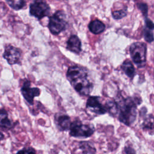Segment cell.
I'll return each mask as SVG.
<instances>
[{
    "instance_id": "cell-24",
    "label": "cell",
    "mask_w": 154,
    "mask_h": 154,
    "mask_svg": "<svg viewBox=\"0 0 154 154\" xmlns=\"http://www.w3.org/2000/svg\"><path fill=\"white\" fill-rule=\"evenodd\" d=\"M125 152L126 153H135V151L130 147H126L125 148Z\"/></svg>"
},
{
    "instance_id": "cell-15",
    "label": "cell",
    "mask_w": 154,
    "mask_h": 154,
    "mask_svg": "<svg viewBox=\"0 0 154 154\" xmlns=\"http://www.w3.org/2000/svg\"><path fill=\"white\" fill-rule=\"evenodd\" d=\"M121 68L126 75L131 79H133L135 75V69L132 62L126 60L123 61L121 66Z\"/></svg>"
},
{
    "instance_id": "cell-7",
    "label": "cell",
    "mask_w": 154,
    "mask_h": 154,
    "mask_svg": "<svg viewBox=\"0 0 154 154\" xmlns=\"http://www.w3.org/2000/svg\"><path fill=\"white\" fill-rule=\"evenodd\" d=\"M30 85V81L25 80L20 90L25 99L30 105H33L34 98L40 95V90L37 87H31Z\"/></svg>"
},
{
    "instance_id": "cell-2",
    "label": "cell",
    "mask_w": 154,
    "mask_h": 154,
    "mask_svg": "<svg viewBox=\"0 0 154 154\" xmlns=\"http://www.w3.org/2000/svg\"><path fill=\"white\" fill-rule=\"evenodd\" d=\"M131 57L139 68L145 66L147 60V45L143 42L133 43L129 47Z\"/></svg>"
},
{
    "instance_id": "cell-9",
    "label": "cell",
    "mask_w": 154,
    "mask_h": 154,
    "mask_svg": "<svg viewBox=\"0 0 154 154\" xmlns=\"http://www.w3.org/2000/svg\"><path fill=\"white\" fill-rule=\"evenodd\" d=\"M21 56V51L19 48L11 45H8L5 48L3 57L10 64H14L19 63Z\"/></svg>"
},
{
    "instance_id": "cell-3",
    "label": "cell",
    "mask_w": 154,
    "mask_h": 154,
    "mask_svg": "<svg viewBox=\"0 0 154 154\" xmlns=\"http://www.w3.org/2000/svg\"><path fill=\"white\" fill-rule=\"evenodd\" d=\"M67 25L66 14L63 11H57L49 17L48 28L52 34L57 35L64 31L66 28Z\"/></svg>"
},
{
    "instance_id": "cell-8",
    "label": "cell",
    "mask_w": 154,
    "mask_h": 154,
    "mask_svg": "<svg viewBox=\"0 0 154 154\" xmlns=\"http://www.w3.org/2000/svg\"><path fill=\"white\" fill-rule=\"evenodd\" d=\"M99 96H90L88 98L86 103V108L90 111L97 115L104 114L107 112L105 106H103L100 102Z\"/></svg>"
},
{
    "instance_id": "cell-5",
    "label": "cell",
    "mask_w": 154,
    "mask_h": 154,
    "mask_svg": "<svg viewBox=\"0 0 154 154\" xmlns=\"http://www.w3.org/2000/svg\"><path fill=\"white\" fill-rule=\"evenodd\" d=\"M50 7L45 0H35L29 6V13L38 19L49 14Z\"/></svg>"
},
{
    "instance_id": "cell-6",
    "label": "cell",
    "mask_w": 154,
    "mask_h": 154,
    "mask_svg": "<svg viewBox=\"0 0 154 154\" xmlns=\"http://www.w3.org/2000/svg\"><path fill=\"white\" fill-rule=\"evenodd\" d=\"M74 89L81 95L87 96L93 90V85L88 79L87 76L74 79L70 81Z\"/></svg>"
},
{
    "instance_id": "cell-1",
    "label": "cell",
    "mask_w": 154,
    "mask_h": 154,
    "mask_svg": "<svg viewBox=\"0 0 154 154\" xmlns=\"http://www.w3.org/2000/svg\"><path fill=\"white\" fill-rule=\"evenodd\" d=\"M141 102L142 100L139 96H128L125 98L121 96L117 102L119 121L126 126L131 125L137 117V106Z\"/></svg>"
},
{
    "instance_id": "cell-4",
    "label": "cell",
    "mask_w": 154,
    "mask_h": 154,
    "mask_svg": "<svg viewBox=\"0 0 154 154\" xmlns=\"http://www.w3.org/2000/svg\"><path fill=\"white\" fill-rule=\"evenodd\" d=\"M70 135L74 137L87 138L94 133V128L92 126L84 125L80 120H75L72 122L70 127Z\"/></svg>"
},
{
    "instance_id": "cell-16",
    "label": "cell",
    "mask_w": 154,
    "mask_h": 154,
    "mask_svg": "<svg viewBox=\"0 0 154 154\" xmlns=\"http://www.w3.org/2000/svg\"><path fill=\"white\" fill-rule=\"evenodd\" d=\"M1 120L0 124L2 128H4L6 129H9L13 126V122L8 118L7 112L4 109H1Z\"/></svg>"
},
{
    "instance_id": "cell-11",
    "label": "cell",
    "mask_w": 154,
    "mask_h": 154,
    "mask_svg": "<svg viewBox=\"0 0 154 154\" xmlns=\"http://www.w3.org/2000/svg\"><path fill=\"white\" fill-rule=\"evenodd\" d=\"M55 120L58 129L61 131H67L70 129L72 122L70 117L67 115L57 114L55 117Z\"/></svg>"
},
{
    "instance_id": "cell-20",
    "label": "cell",
    "mask_w": 154,
    "mask_h": 154,
    "mask_svg": "<svg viewBox=\"0 0 154 154\" xmlns=\"http://www.w3.org/2000/svg\"><path fill=\"white\" fill-rule=\"evenodd\" d=\"M127 14L126 11L125 10H116L112 12V16L115 19H120L124 17H125Z\"/></svg>"
},
{
    "instance_id": "cell-10",
    "label": "cell",
    "mask_w": 154,
    "mask_h": 154,
    "mask_svg": "<svg viewBox=\"0 0 154 154\" xmlns=\"http://www.w3.org/2000/svg\"><path fill=\"white\" fill-rule=\"evenodd\" d=\"M66 75L68 80L70 82L76 79L87 76V70L78 65L70 66L67 70Z\"/></svg>"
},
{
    "instance_id": "cell-21",
    "label": "cell",
    "mask_w": 154,
    "mask_h": 154,
    "mask_svg": "<svg viewBox=\"0 0 154 154\" xmlns=\"http://www.w3.org/2000/svg\"><path fill=\"white\" fill-rule=\"evenodd\" d=\"M138 8V9L141 11L142 14L143 15V16L144 17V18L147 17L148 16V6L147 5V4L146 3H140L137 4Z\"/></svg>"
},
{
    "instance_id": "cell-18",
    "label": "cell",
    "mask_w": 154,
    "mask_h": 154,
    "mask_svg": "<svg viewBox=\"0 0 154 154\" xmlns=\"http://www.w3.org/2000/svg\"><path fill=\"white\" fill-rule=\"evenodd\" d=\"M143 35L146 42L147 43H152L154 41V34L153 30H151L145 26L143 29Z\"/></svg>"
},
{
    "instance_id": "cell-19",
    "label": "cell",
    "mask_w": 154,
    "mask_h": 154,
    "mask_svg": "<svg viewBox=\"0 0 154 154\" xmlns=\"http://www.w3.org/2000/svg\"><path fill=\"white\" fill-rule=\"evenodd\" d=\"M79 147L83 153H95V148L88 142L82 141L79 143Z\"/></svg>"
},
{
    "instance_id": "cell-12",
    "label": "cell",
    "mask_w": 154,
    "mask_h": 154,
    "mask_svg": "<svg viewBox=\"0 0 154 154\" xmlns=\"http://www.w3.org/2000/svg\"><path fill=\"white\" fill-rule=\"evenodd\" d=\"M67 49L75 54H79L81 51V42L78 36L71 35L67 42Z\"/></svg>"
},
{
    "instance_id": "cell-13",
    "label": "cell",
    "mask_w": 154,
    "mask_h": 154,
    "mask_svg": "<svg viewBox=\"0 0 154 154\" xmlns=\"http://www.w3.org/2000/svg\"><path fill=\"white\" fill-rule=\"evenodd\" d=\"M143 131L147 132L150 135H154V116L152 114L145 115L141 123Z\"/></svg>"
},
{
    "instance_id": "cell-17",
    "label": "cell",
    "mask_w": 154,
    "mask_h": 154,
    "mask_svg": "<svg viewBox=\"0 0 154 154\" xmlns=\"http://www.w3.org/2000/svg\"><path fill=\"white\" fill-rule=\"evenodd\" d=\"M8 5L16 10L22 8L25 5V0H5Z\"/></svg>"
},
{
    "instance_id": "cell-22",
    "label": "cell",
    "mask_w": 154,
    "mask_h": 154,
    "mask_svg": "<svg viewBox=\"0 0 154 154\" xmlns=\"http://www.w3.org/2000/svg\"><path fill=\"white\" fill-rule=\"evenodd\" d=\"M145 26L151 30H154V23L152 20H151L148 17L144 19Z\"/></svg>"
},
{
    "instance_id": "cell-23",
    "label": "cell",
    "mask_w": 154,
    "mask_h": 154,
    "mask_svg": "<svg viewBox=\"0 0 154 154\" xmlns=\"http://www.w3.org/2000/svg\"><path fill=\"white\" fill-rule=\"evenodd\" d=\"M17 153H35V151L34 149L31 147H26L23 148L21 150H19L17 152Z\"/></svg>"
},
{
    "instance_id": "cell-14",
    "label": "cell",
    "mask_w": 154,
    "mask_h": 154,
    "mask_svg": "<svg viewBox=\"0 0 154 154\" xmlns=\"http://www.w3.org/2000/svg\"><path fill=\"white\" fill-rule=\"evenodd\" d=\"M89 30L94 34L102 33L105 29V24L99 20H94L91 21L88 25Z\"/></svg>"
}]
</instances>
